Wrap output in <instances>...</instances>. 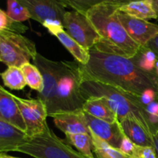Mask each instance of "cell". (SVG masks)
I'll list each match as a JSON object with an SVG mask.
<instances>
[{"mask_svg":"<svg viewBox=\"0 0 158 158\" xmlns=\"http://www.w3.org/2000/svg\"><path fill=\"white\" fill-rule=\"evenodd\" d=\"M90 60L80 65L83 79L93 80L140 97L148 88L158 90V78L142 70L134 61L115 54L89 50Z\"/></svg>","mask_w":158,"mask_h":158,"instance_id":"1","label":"cell"},{"mask_svg":"<svg viewBox=\"0 0 158 158\" xmlns=\"http://www.w3.org/2000/svg\"><path fill=\"white\" fill-rule=\"evenodd\" d=\"M121 4L104 2L91 8L86 15L100 35L93 49L128 59L137 56L142 46L129 35L118 17Z\"/></svg>","mask_w":158,"mask_h":158,"instance_id":"2","label":"cell"},{"mask_svg":"<svg viewBox=\"0 0 158 158\" xmlns=\"http://www.w3.org/2000/svg\"><path fill=\"white\" fill-rule=\"evenodd\" d=\"M81 89L86 100L89 97L103 99L117 114L120 121L128 117L135 119L153 137L155 131L150 123L146 106L140 103L138 97L101 82L88 79H83Z\"/></svg>","mask_w":158,"mask_h":158,"instance_id":"3","label":"cell"},{"mask_svg":"<svg viewBox=\"0 0 158 158\" xmlns=\"http://www.w3.org/2000/svg\"><path fill=\"white\" fill-rule=\"evenodd\" d=\"M61 63L57 83L56 113L78 110L83 108L86 100L81 89L83 77L80 65L73 61H61Z\"/></svg>","mask_w":158,"mask_h":158,"instance_id":"4","label":"cell"},{"mask_svg":"<svg viewBox=\"0 0 158 158\" xmlns=\"http://www.w3.org/2000/svg\"><path fill=\"white\" fill-rule=\"evenodd\" d=\"M16 152L35 158H88L57 137L49 125L42 134L28 138L19 147Z\"/></svg>","mask_w":158,"mask_h":158,"instance_id":"5","label":"cell"},{"mask_svg":"<svg viewBox=\"0 0 158 158\" xmlns=\"http://www.w3.org/2000/svg\"><path fill=\"white\" fill-rule=\"evenodd\" d=\"M35 43L22 34L0 31V61L6 66L21 67L36 56Z\"/></svg>","mask_w":158,"mask_h":158,"instance_id":"6","label":"cell"},{"mask_svg":"<svg viewBox=\"0 0 158 158\" xmlns=\"http://www.w3.org/2000/svg\"><path fill=\"white\" fill-rule=\"evenodd\" d=\"M34 64L40 69L43 80L44 89L38 94L37 98L43 100L48 110V117L56 113V97L57 83L61 72V61H52L46 58L38 52L33 60Z\"/></svg>","mask_w":158,"mask_h":158,"instance_id":"7","label":"cell"},{"mask_svg":"<svg viewBox=\"0 0 158 158\" xmlns=\"http://www.w3.org/2000/svg\"><path fill=\"white\" fill-rule=\"evenodd\" d=\"M12 96L18 104L26 123V134L28 138L42 134L48 125L46 122L48 110L43 100L39 98H21L12 94Z\"/></svg>","mask_w":158,"mask_h":158,"instance_id":"8","label":"cell"},{"mask_svg":"<svg viewBox=\"0 0 158 158\" xmlns=\"http://www.w3.org/2000/svg\"><path fill=\"white\" fill-rule=\"evenodd\" d=\"M66 32L85 49L90 50L100 35L86 15L77 11H66L63 22Z\"/></svg>","mask_w":158,"mask_h":158,"instance_id":"9","label":"cell"},{"mask_svg":"<svg viewBox=\"0 0 158 158\" xmlns=\"http://www.w3.org/2000/svg\"><path fill=\"white\" fill-rule=\"evenodd\" d=\"M29 10L31 19L43 25L46 21L63 23L66 11L56 0H17Z\"/></svg>","mask_w":158,"mask_h":158,"instance_id":"10","label":"cell"},{"mask_svg":"<svg viewBox=\"0 0 158 158\" xmlns=\"http://www.w3.org/2000/svg\"><path fill=\"white\" fill-rule=\"evenodd\" d=\"M118 17L130 36L143 47L158 33V25L140 19L119 11Z\"/></svg>","mask_w":158,"mask_h":158,"instance_id":"11","label":"cell"},{"mask_svg":"<svg viewBox=\"0 0 158 158\" xmlns=\"http://www.w3.org/2000/svg\"><path fill=\"white\" fill-rule=\"evenodd\" d=\"M85 120L91 132L95 134L114 148L120 149L121 141L124 136L120 120L109 123L93 117L83 110Z\"/></svg>","mask_w":158,"mask_h":158,"instance_id":"12","label":"cell"},{"mask_svg":"<svg viewBox=\"0 0 158 158\" xmlns=\"http://www.w3.org/2000/svg\"><path fill=\"white\" fill-rule=\"evenodd\" d=\"M45 28L48 29L52 35H55L59 41L64 46L73 56L76 61L81 65H86L90 60V54L89 49L79 44L74 39H73L63 26V23L60 21H46L43 24Z\"/></svg>","mask_w":158,"mask_h":158,"instance_id":"13","label":"cell"},{"mask_svg":"<svg viewBox=\"0 0 158 158\" xmlns=\"http://www.w3.org/2000/svg\"><path fill=\"white\" fill-rule=\"evenodd\" d=\"M49 117L53 119L56 127L64 134H90V130L85 120L83 109L75 111H59L50 114Z\"/></svg>","mask_w":158,"mask_h":158,"instance_id":"14","label":"cell"},{"mask_svg":"<svg viewBox=\"0 0 158 158\" xmlns=\"http://www.w3.org/2000/svg\"><path fill=\"white\" fill-rule=\"evenodd\" d=\"M0 120L15 127L26 133V123L18 104L12 96V93L0 87Z\"/></svg>","mask_w":158,"mask_h":158,"instance_id":"15","label":"cell"},{"mask_svg":"<svg viewBox=\"0 0 158 158\" xmlns=\"http://www.w3.org/2000/svg\"><path fill=\"white\" fill-rule=\"evenodd\" d=\"M27 139L26 133L0 120V152L16 151Z\"/></svg>","mask_w":158,"mask_h":158,"instance_id":"16","label":"cell"},{"mask_svg":"<svg viewBox=\"0 0 158 158\" xmlns=\"http://www.w3.org/2000/svg\"><path fill=\"white\" fill-rule=\"evenodd\" d=\"M123 133L135 144L154 148L153 137L137 120L133 118H125L120 120Z\"/></svg>","mask_w":158,"mask_h":158,"instance_id":"17","label":"cell"},{"mask_svg":"<svg viewBox=\"0 0 158 158\" xmlns=\"http://www.w3.org/2000/svg\"><path fill=\"white\" fill-rule=\"evenodd\" d=\"M82 109L93 117L109 123H114L119 120L117 115L110 107L106 100L100 97L88 98Z\"/></svg>","mask_w":158,"mask_h":158,"instance_id":"18","label":"cell"},{"mask_svg":"<svg viewBox=\"0 0 158 158\" xmlns=\"http://www.w3.org/2000/svg\"><path fill=\"white\" fill-rule=\"evenodd\" d=\"M119 11L143 20L157 19V15L150 0H138L121 5Z\"/></svg>","mask_w":158,"mask_h":158,"instance_id":"19","label":"cell"},{"mask_svg":"<svg viewBox=\"0 0 158 158\" xmlns=\"http://www.w3.org/2000/svg\"><path fill=\"white\" fill-rule=\"evenodd\" d=\"M65 141L74 146L79 152L88 158H97L93 150L92 139L89 134H65Z\"/></svg>","mask_w":158,"mask_h":158,"instance_id":"20","label":"cell"},{"mask_svg":"<svg viewBox=\"0 0 158 158\" xmlns=\"http://www.w3.org/2000/svg\"><path fill=\"white\" fill-rule=\"evenodd\" d=\"M93 150L97 158H128L117 148L103 140L90 131Z\"/></svg>","mask_w":158,"mask_h":158,"instance_id":"21","label":"cell"},{"mask_svg":"<svg viewBox=\"0 0 158 158\" xmlns=\"http://www.w3.org/2000/svg\"><path fill=\"white\" fill-rule=\"evenodd\" d=\"M4 86L14 90H21L26 87V80L21 68L9 66L1 74Z\"/></svg>","mask_w":158,"mask_h":158,"instance_id":"22","label":"cell"},{"mask_svg":"<svg viewBox=\"0 0 158 158\" xmlns=\"http://www.w3.org/2000/svg\"><path fill=\"white\" fill-rule=\"evenodd\" d=\"M23 73L26 80V85L40 94L44 89V80L40 69L35 64L28 63L22 66Z\"/></svg>","mask_w":158,"mask_h":158,"instance_id":"23","label":"cell"},{"mask_svg":"<svg viewBox=\"0 0 158 158\" xmlns=\"http://www.w3.org/2000/svg\"><path fill=\"white\" fill-rule=\"evenodd\" d=\"M132 59L142 70L147 73H151L155 69L157 56L151 49L142 47L137 56Z\"/></svg>","mask_w":158,"mask_h":158,"instance_id":"24","label":"cell"},{"mask_svg":"<svg viewBox=\"0 0 158 158\" xmlns=\"http://www.w3.org/2000/svg\"><path fill=\"white\" fill-rule=\"evenodd\" d=\"M62 6L73 9L82 14L86 15V12L94 6L104 2H117L120 3V0H56Z\"/></svg>","mask_w":158,"mask_h":158,"instance_id":"25","label":"cell"},{"mask_svg":"<svg viewBox=\"0 0 158 158\" xmlns=\"http://www.w3.org/2000/svg\"><path fill=\"white\" fill-rule=\"evenodd\" d=\"M28 29L27 26L23 23L17 22L11 19L7 12L0 9V31H9L15 33L23 34Z\"/></svg>","mask_w":158,"mask_h":158,"instance_id":"26","label":"cell"},{"mask_svg":"<svg viewBox=\"0 0 158 158\" xmlns=\"http://www.w3.org/2000/svg\"><path fill=\"white\" fill-rule=\"evenodd\" d=\"M7 14L11 19L17 22H24L31 19V15L26 7L17 0H7Z\"/></svg>","mask_w":158,"mask_h":158,"instance_id":"27","label":"cell"},{"mask_svg":"<svg viewBox=\"0 0 158 158\" xmlns=\"http://www.w3.org/2000/svg\"><path fill=\"white\" fill-rule=\"evenodd\" d=\"M129 158H157L153 147L139 146L136 144L133 154Z\"/></svg>","mask_w":158,"mask_h":158,"instance_id":"28","label":"cell"},{"mask_svg":"<svg viewBox=\"0 0 158 158\" xmlns=\"http://www.w3.org/2000/svg\"><path fill=\"white\" fill-rule=\"evenodd\" d=\"M158 95L157 89H153V88H148L143 92V94L139 97L140 103L143 106H147L148 105L151 104L153 102L156 101Z\"/></svg>","mask_w":158,"mask_h":158,"instance_id":"29","label":"cell"},{"mask_svg":"<svg viewBox=\"0 0 158 158\" xmlns=\"http://www.w3.org/2000/svg\"><path fill=\"white\" fill-rule=\"evenodd\" d=\"M136 144L127 137V136L125 135L123 136V140L121 141V144L120 147V151L124 154L125 156H127L128 158L131 156V154H133V151H134V148H135Z\"/></svg>","mask_w":158,"mask_h":158,"instance_id":"30","label":"cell"},{"mask_svg":"<svg viewBox=\"0 0 158 158\" xmlns=\"http://www.w3.org/2000/svg\"><path fill=\"white\" fill-rule=\"evenodd\" d=\"M143 47L152 50L153 52H154L157 54V56H158V33L157 35H154L152 39H151L147 43V44L144 46H143Z\"/></svg>","mask_w":158,"mask_h":158,"instance_id":"31","label":"cell"},{"mask_svg":"<svg viewBox=\"0 0 158 158\" xmlns=\"http://www.w3.org/2000/svg\"><path fill=\"white\" fill-rule=\"evenodd\" d=\"M146 110L148 115L158 117V102L154 101L146 106Z\"/></svg>","mask_w":158,"mask_h":158,"instance_id":"32","label":"cell"},{"mask_svg":"<svg viewBox=\"0 0 158 158\" xmlns=\"http://www.w3.org/2000/svg\"><path fill=\"white\" fill-rule=\"evenodd\" d=\"M153 143H154V148L156 152V155L158 158V129L153 135Z\"/></svg>","mask_w":158,"mask_h":158,"instance_id":"33","label":"cell"},{"mask_svg":"<svg viewBox=\"0 0 158 158\" xmlns=\"http://www.w3.org/2000/svg\"><path fill=\"white\" fill-rule=\"evenodd\" d=\"M152 3L153 8H154V11H155L156 14L157 15V19H158V0H150Z\"/></svg>","mask_w":158,"mask_h":158,"instance_id":"34","label":"cell"},{"mask_svg":"<svg viewBox=\"0 0 158 158\" xmlns=\"http://www.w3.org/2000/svg\"><path fill=\"white\" fill-rule=\"evenodd\" d=\"M0 158H21V157H13V156H10L7 154L6 153H1L0 154Z\"/></svg>","mask_w":158,"mask_h":158,"instance_id":"35","label":"cell"},{"mask_svg":"<svg viewBox=\"0 0 158 158\" xmlns=\"http://www.w3.org/2000/svg\"><path fill=\"white\" fill-rule=\"evenodd\" d=\"M134 1H138V0H120V3L121 5L126 4V3L131 2H134Z\"/></svg>","mask_w":158,"mask_h":158,"instance_id":"36","label":"cell"},{"mask_svg":"<svg viewBox=\"0 0 158 158\" xmlns=\"http://www.w3.org/2000/svg\"><path fill=\"white\" fill-rule=\"evenodd\" d=\"M155 70H156V73L158 76V60L157 61V63H156V66H155Z\"/></svg>","mask_w":158,"mask_h":158,"instance_id":"37","label":"cell"}]
</instances>
